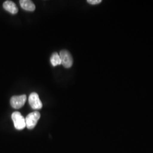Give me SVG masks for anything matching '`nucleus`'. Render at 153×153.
Instances as JSON below:
<instances>
[{"instance_id":"f257e3e1","label":"nucleus","mask_w":153,"mask_h":153,"mask_svg":"<svg viewBox=\"0 0 153 153\" xmlns=\"http://www.w3.org/2000/svg\"><path fill=\"white\" fill-rule=\"evenodd\" d=\"M40 117V114L38 111H34L26 116L25 118L26 126L28 129H32L35 127Z\"/></svg>"},{"instance_id":"f03ea898","label":"nucleus","mask_w":153,"mask_h":153,"mask_svg":"<svg viewBox=\"0 0 153 153\" xmlns=\"http://www.w3.org/2000/svg\"><path fill=\"white\" fill-rule=\"evenodd\" d=\"M11 119L14 123V127L18 130H22L25 127L26 121L25 119L22 114L19 112H14L11 115Z\"/></svg>"},{"instance_id":"7ed1b4c3","label":"nucleus","mask_w":153,"mask_h":153,"mask_svg":"<svg viewBox=\"0 0 153 153\" xmlns=\"http://www.w3.org/2000/svg\"><path fill=\"white\" fill-rule=\"evenodd\" d=\"M60 56L61 60V64L66 68L71 67L73 63V57L71 53L67 50H62L60 52Z\"/></svg>"},{"instance_id":"20e7f679","label":"nucleus","mask_w":153,"mask_h":153,"mask_svg":"<svg viewBox=\"0 0 153 153\" xmlns=\"http://www.w3.org/2000/svg\"><path fill=\"white\" fill-rule=\"evenodd\" d=\"M27 99L26 95L13 96L10 99L11 107L15 109H19L25 105Z\"/></svg>"},{"instance_id":"39448f33","label":"nucleus","mask_w":153,"mask_h":153,"mask_svg":"<svg viewBox=\"0 0 153 153\" xmlns=\"http://www.w3.org/2000/svg\"><path fill=\"white\" fill-rule=\"evenodd\" d=\"M28 102L31 108L33 109H41L43 107L42 101L39 98L38 94L36 93H32L29 96Z\"/></svg>"},{"instance_id":"423d86ee","label":"nucleus","mask_w":153,"mask_h":153,"mask_svg":"<svg viewBox=\"0 0 153 153\" xmlns=\"http://www.w3.org/2000/svg\"><path fill=\"white\" fill-rule=\"evenodd\" d=\"M3 7L6 11L12 14H16L18 11V9L16 4L11 1H6L3 4Z\"/></svg>"},{"instance_id":"0eeeda50","label":"nucleus","mask_w":153,"mask_h":153,"mask_svg":"<svg viewBox=\"0 0 153 153\" xmlns=\"http://www.w3.org/2000/svg\"><path fill=\"white\" fill-rule=\"evenodd\" d=\"M19 4L22 9L26 11H33L35 10V5L32 1L21 0Z\"/></svg>"},{"instance_id":"6e6552de","label":"nucleus","mask_w":153,"mask_h":153,"mask_svg":"<svg viewBox=\"0 0 153 153\" xmlns=\"http://www.w3.org/2000/svg\"><path fill=\"white\" fill-rule=\"evenodd\" d=\"M51 64L53 66L59 65L61 64V60L60 56L57 52L53 53L50 59Z\"/></svg>"},{"instance_id":"1a4fd4ad","label":"nucleus","mask_w":153,"mask_h":153,"mask_svg":"<svg viewBox=\"0 0 153 153\" xmlns=\"http://www.w3.org/2000/svg\"><path fill=\"white\" fill-rule=\"evenodd\" d=\"M87 2L88 4L91 5H97V4H100L102 2V1L101 0H88Z\"/></svg>"}]
</instances>
